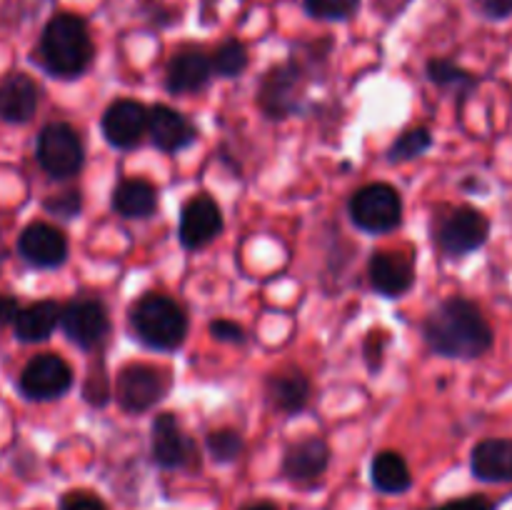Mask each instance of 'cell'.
I'll use <instances>...</instances> for the list:
<instances>
[{
    "label": "cell",
    "instance_id": "14",
    "mask_svg": "<svg viewBox=\"0 0 512 510\" xmlns=\"http://www.w3.org/2000/svg\"><path fill=\"white\" fill-rule=\"evenodd\" d=\"M18 253L33 268H60L68 260V238L50 223H30L18 238Z\"/></svg>",
    "mask_w": 512,
    "mask_h": 510
},
{
    "label": "cell",
    "instance_id": "34",
    "mask_svg": "<svg viewBox=\"0 0 512 510\" xmlns=\"http://www.w3.org/2000/svg\"><path fill=\"white\" fill-rule=\"evenodd\" d=\"M210 335L215 340H223V343H240L245 338L243 328L233 323V320H215V323H210Z\"/></svg>",
    "mask_w": 512,
    "mask_h": 510
},
{
    "label": "cell",
    "instance_id": "9",
    "mask_svg": "<svg viewBox=\"0 0 512 510\" xmlns=\"http://www.w3.org/2000/svg\"><path fill=\"white\" fill-rule=\"evenodd\" d=\"M303 93V70L295 63L275 65L260 83L258 103L268 118H288V115L298 113Z\"/></svg>",
    "mask_w": 512,
    "mask_h": 510
},
{
    "label": "cell",
    "instance_id": "5",
    "mask_svg": "<svg viewBox=\"0 0 512 510\" xmlns=\"http://www.w3.org/2000/svg\"><path fill=\"white\" fill-rule=\"evenodd\" d=\"M350 218L365 233H390L403 220V198L388 183H370L350 198Z\"/></svg>",
    "mask_w": 512,
    "mask_h": 510
},
{
    "label": "cell",
    "instance_id": "30",
    "mask_svg": "<svg viewBox=\"0 0 512 510\" xmlns=\"http://www.w3.org/2000/svg\"><path fill=\"white\" fill-rule=\"evenodd\" d=\"M43 208L48 210L50 215H58V218L70 220L80 213V208H83V198H80V193L70 190V193H60V195H53V198H48L43 203Z\"/></svg>",
    "mask_w": 512,
    "mask_h": 510
},
{
    "label": "cell",
    "instance_id": "13",
    "mask_svg": "<svg viewBox=\"0 0 512 510\" xmlns=\"http://www.w3.org/2000/svg\"><path fill=\"white\" fill-rule=\"evenodd\" d=\"M103 135L113 148L130 150L148 133V110L138 100H115L103 113Z\"/></svg>",
    "mask_w": 512,
    "mask_h": 510
},
{
    "label": "cell",
    "instance_id": "29",
    "mask_svg": "<svg viewBox=\"0 0 512 510\" xmlns=\"http://www.w3.org/2000/svg\"><path fill=\"white\" fill-rule=\"evenodd\" d=\"M360 8V0H305L308 15L318 20H348Z\"/></svg>",
    "mask_w": 512,
    "mask_h": 510
},
{
    "label": "cell",
    "instance_id": "10",
    "mask_svg": "<svg viewBox=\"0 0 512 510\" xmlns=\"http://www.w3.org/2000/svg\"><path fill=\"white\" fill-rule=\"evenodd\" d=\"M60 328L80 348L90 350L110 333L108 310L95 298H75L60 313Z\"/></svg>",
    "mask_w": 512,
    "mask_h": 510
},
{
    "label": "cell",
    "instance_id": "3",
    "mask_svg": "<svg viewBox=\"0 0 512 510\" xmlns=\"http://www.w3.org/2000/svg\"><path fill=\"white\" fill-rule=\"evenodd\" d=\"M130 325L140 343L153 350H178L188 335V315L163 293H148L135 300Z\"/></svg>",
    "mask_w": 512,
    "mask_h": 510
},
{
    "label": "cell",
    "instance_id": "12",
    "mask_svg": "<svg viewBox=\"0 0 512 510\" xmlns=\"http://www.w3.org/2000/svg\"><path fill=\"white\" fill-rule=\"evenodd\" d=\"M223 233V213L210 195L200 193L183 205L180 213V243L188 250L205 248Z\"/></svg>",
    "mask_w": 512,
    "mask_h": 510
},
{
    "label": "cell",
    "instance_id": "36",
    "mask_svg": "<svg viewBox=\"0 0 512 510\" xmlns=\"http://www.w3.org/2000/svg\"><path fill=\"white\" fill-rule=\"evenodd\" d=\"M18 310H20V305L13 295L0 293V328H3L5 323H13L15 315H18Z\"/></svg>",
    "mask_w": 512,
    "mask_h": 510
},
{
    "label": "cell",
    "instance_id": "20",
    "mask_svg": "<svg viewBox=\"0 0 512 510\" xmlns=\"http://www.w3.org/2000/svg\"><path fill=\"white\" fill-rule=\"evenodd\" d=\"M475 478L485 483H510L512 480V440L488 438L478 443L470 455Z\"/></svg>",
    "mask_w": 512,
    "mask_h": 510
},
{
    "label": "cell",
    "instance_id": "31",
    "mask_svg": "<svg viewBox=\"0 0 512 510\" xmlns=\"http://www.w3.org/2000/svg\"><path fill=\"white\" fill-rule=\"evenodd\" d=\"M60 510H108L100 498H95L93 493H83V490H75L60 498Z\"/></svg>",
    "mask_w": 512,
    "mask_h": 510
},
{
    "label": "cell",
    "instance_id": "8",
    "mask_svg": "<svg viewBox=\"0 0 512 510\" xmlns=\"http://www.w3.org/2000/svg\"><path fill=\"white\" fill-rule=\"evenodd\" d=\"M20 393L28 400L63 398L73 388V370L60 355L40 353L20 373Z\"/></svg>",
    "mask_w": 512,
    "mask_h": 510
},
{
    "label": "cell",
    "instance_id": "4",
    "mask_svg": "<svg viewBox=\"0 0 512 510\" xmlns=\"http://www.w3.org/2000/svg\"><path fill=\"white\" fill-rule=\"evenodd\" d=\"M35 158L50 178H75L85 163V148L78 130L68 123H48L38 135Z\"/></svg>",
    "mask_w": 512,
    "mask_h": 510
},
{
    "label": "cell",
    "instance_id": "16",
    "mask_svg": "<svg viewBox=\"0 0 512 510\" xmlns=\"http://www.w3.org/2000/svg\"><path fill=\"white\" fill-rule=\"evenodd\" d=\"M330 448L323 438L310 435L285 450L283 473L293 483H315L328 470Z\"/></svg>",
    "mask_w": 512,
    "mask_h": 510
},
{
    "label": "cell",
    "instance_id": "18",
    "mask_svg": "<svg viewBox=\"0 0 512 510\" xmlns=\"http://www.w3.org/2000/svg\"><path fill=\"white\" fill-rule=\"evenodd\" d=\"M148 135L163 153H178L195 140V125L170 105H153L148 110Z\"/></svg>",
    "mask_w": 512,
    "mask_h": 510
},
{
    "label": "cell",
    "instance_id": "27",
    "mask_svg": "<svg viewBox=\"0 0 512 510\" xmlns=\"http://www.w3.org/2000/svg\"><path fill=\"white\" fill-rule=\"evenodd\" d=\"M433 145V135L428 128H413L405 135H400L388 150L390 163H405V160H415Z\"/></svg>",
    "mask_w": 512,
    "mask_h": 510
},
{
    "label": "cell",
    "instance_id": "23",
    "mask_svg": "<svg viewBox=\"0 0 512 510\" xmlns=\"http://www.w3.org/2000/svg\"><path fill=\"white\" fill-rule=\"evenodd\" d=\"M268 400L275 410L285 415H293L303 410L310 400V380L303 370H288V373H275L268 378Z\"/></svg>",
    "mask_w": 512,
    "mask_h": 510
},
{
    "label": "cell",
    "instance_id": "11",
    "mask_svg": "<svg viewBox=\"0 0 512 510\" xmlns=\"http://www.w3.org/2000/svg\"><path fill=\"white\" fill-rule=\"evenodd\" d=\"M153 460L165 470H178L188 468L195 463V448L193 438L183 430V425L178 423L173 413H160L153 420Z\"/></svg>",
    "mask_w": 512,
    "mask_h": 510
},
{
    "label": "cell",
    "instance_id": "38",
    "mask_svg": "<svg viewBox=\"0 0 512 510\" xmlns=\"http://www.w3.org/2000/svg\"><path fill=\"white\" fill-rule=\"evenodd\" d=\"M0 265H3V250H0Z\"/></svg>",
    "mask_w": 512,
    "mask_h": 510
},
{
    "label": "cell",
    "instance_id": "25",
    "mask_svg": "<svg viewBox=\"0 0 512 510\" xmlns=\"http://www.w3.org/2000/svg\"><path fill=\"white\" fill-rule=\"evenodd\" d=\"M213 70L223 78H235V75L243 73L248 68V48H245L240 40H225L223 45H218V50L213 53Z\"/></svg>",
    "mask_w": 512,
    "mask_h": 510
},
{
    "label": "cell",
    "instance_id": "37",
    "mask_svg": "<svg viewBox=\"0 0 512 510\" xmlns=\"http://www.w3.org/2000/svg\"><path fill=\"white\" fill-rule=\"evenodd\" d=\"M243 510H278V508L270 503H253V505H245Z\"/></svg>",
    "mask_w": 512,
    "mask_h": 510
},
{
    "label": "cell",
    "instance_id": "26",
    "mask_svg": "<svg viewBox=\"0 0 512 510\" xmlns=\"http://www.w3.org/2000/svg\"><path fill=\"white\" fill-rule=\"evenodd\" d=\"M428 78L433 80L435 85H443V88H453L465 93L475 85V78L463 70L460 65H455L453 60H445V58H435L428 63Z\"/></svg>",
    "mask_w": 512,
    "mask_h": 510
},
{
    "label": "cell",
    "instance_id": "35",
    "mask_svg": "<svg viewBox=\"0 0 512 510\" xmlns=\"http://www.w3.org/2000/svg\"><path fill=\"white\" fill-rule=\"evenodd\" d=\"M480 10H483L488 18L503 20L512 15V0H480Z\"/></svg>",
    "mask_w": 512,
    "mask_h": 510
},
{
    "label": "cell",
    "instance_id": "32",
    "mask_svg": "<svg viewBox=\"0 0 512 510\" xmlns=\"http://www.w3.org/2000/svg\"><path fill=\"white\" fill-rule=\"evenodd\" d=\"M385 345H388V333H370L365 340V353H368L370 370H380L383 365V353Z\"/></svg>",
    "mask_w": 512,
    "mask_h": 510
},
{
    "label": "cell",
    "instance_id": "21",
    "mask_svg": "<svg viewBox=\"0 0 512 510\" xmlns=\"http://www.w3.org/2000/svg\"><path fill=\"white\" fill-rule=\"evenodd\" d=\"M60 313L63 308L55 300H38V303H30L28 308H20L13 320L15 338L23 343H43L60 325Z\"/></svg>",
    "mask_w": 512,
    "mask_h": 510
},
{
    "label": "cell",
    "instance_id": "1",
    "mask_svg": "<svg viewBox=\"0 0 512 510\" xmlns=\"http://www.w3.org/2000/svg\"><path fill=\"white\" fill-rule=\"evenodd\" d=\"M423 333L433 353L443 358H480L493 345V328L485 315L480 313L478 305L460 295L443 300L428 315Z\"/></svg>",
    "mask_w": 512,
    "mask_h": 510
},
{
    "label": "cell",
    "instance_id": "2",
    "mask_svg": "<svg viewBox=\"0 0 512 510\" xmlns=\"http://www.w3.org/2000/svg\"><path fill=\"white\" fill-rule=\"evenodd\" d=\"M93 55V38L80 15L58 13L45 23L38 43V60L53 78H80L93 63Z\"/></svg>",
    "mask_w": 512,
    "mask_h": 510
},
{
    "label": "cell",
    "instance_id": "7",
    "mask_svg": "<svg viewBox=\"0 0 512 510\" xmlns=\"http://www.w3.org/2000/svg\"><path fill=\"white\" fill-rule=\"evenodd\" d=\"M170 375L168 370L153 368L145 363L125 365L115 380V395L120 408L128 413H145L168 395Z\"/></svg>",
    "mask_w": 512,
    "mask_h": 510
},
{
    "label": "cell",
    "instance_id": "33",
    "mask_svg": "<svg viewBox=\"0 0 512 510\" xmlns=\"http://www.w3.org/2000/svg\"><path fill=\"white\" fill-rule=\"evenodd\" d=\"M433 510H495L493 500L483 498V495H468V498L448 500V503L438 505Z\"/></svg>",
    "mask_w": 512,
    "mask_h": 510
},
{
    "label": "cell",
    "instance_id": "17",
    "mask_svg": "<svg viewBox=\"0 0 512 510\" xmlns=\"http://www.w3.org/2000/svg\"><path fill=\"white\" fill-rule=\"evenodd\" d=\"M213 60L198 48L180 50L170 58L168 73H165V85L173 95H188L198 93L208 85L210 75H213Z\"/></svg>",
    "mask_w": 512,
    "mask_h": 510
},
{
    "label": "cell",
    "instance_id": "28",
    "mask_svg": "<svg viewBox=\"0 0 512 510\" xmlns=\"http://www.w3.org/2000/svg\"><path fill=\"white\" fill-rule=\"evenodd\" d=\"M205 445H208V453L213 455L215 463H233L243 453V438L233 428L213 430L208 440H205Z\"/></svg>",
    "mask_w": 512,
    "mask_h": 510
},
{
    "label": "cell",
    "instance_id": "19",
    "mask_svg": "<svg viewBox=\"0 0 512 510\" xmlns=\"http://www.w3.org/2000/svg\"><path fill=\"white\" fill-rule=\"evenodd\" d=\"M38 110V85L30 75L13 73L0 83V120L28 123Z\"/></svg>",
    "mask_w": 512,
    "mask_h": 510
},
{
    "label": "cell",
    "instance_id": "6",
    "mask_svg": "<svg viewBox=\"0 0 512 510\" xmlns=\"http://www.w3.org/2000/svg\"><path fill=\"white\" fill-rule=\"evenodd\" d=\"M488 233V218L478 208L460 205V208L450 210L448 215L438 220L433 238L440 253L448 255V258H463V255L473 253V250L483 248Z\"/></svg>",
    "mask_w": 512,
    "mask_h": 510
},
{
    "label": "cell",
    "instance_id": "24",
    "mask_svg": "<svg viewBox=\"0 0 512 510\" xmlns=\"http://www.w3.org/2000/svg\"><path fill=\"white\" fill-rule=\"evenodd\" d=\"M370 478H373V485L380 493L388 495L405 493L413 485V475H410L408 463L395 450H385V453L375 455L373 465H370Z\"/></svg>",
    "mask_w": 512,
    "mask_h": 510
},
{
    "label": "cell",
    "instance_id": "15",
    "mask_svg": "<svg viewBox=\"0 0 512 510\" xmlns=\"http://www.w3.org/2000/svg\"><path fill=\"white\" fill-rule=\"evenodd\" d=\"M370 285L385 298H400L415 283V265L408 255L380 250L370 258L368 265Z\"/></svg>",
    "mask_w": 512,
    "mask_h": 510
},
{
    "label": "cell",
    "instance_id": "22",
    "mask_svg": "<svg viewBox=\"0 0 512 510\" xmlns=\"http://www.w3.org/2000/svg\"><path fill=\"white\" fill-rule=\"evenodd\" d=\"M158 208V190L143 178H128L113 190V210L128 220L150 218Z\"/></svg>",
    "mask_w": 512,
    "mask_h": 510
}]
</instances>
